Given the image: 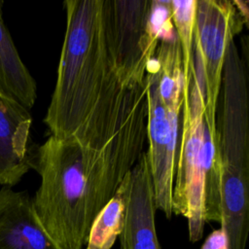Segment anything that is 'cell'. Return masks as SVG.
Listing matches in <instances>:
<instances>
[{
  "mask_svg": "<svg viewBox=\"0 0 249 249\" xmlns=\"http://www.w3.org/2000/svg\"><path fill=\"white\" fill-rule=\"evenodd\" d=\"M66 29L54 89L44 123L51 135L73 137L84 125L111 68L104 0H66Z\"/></svg>",
  "mask_w": 249,
  "mask_h": 249,
  "instance_id": "obj_1",
  "label": "cell"
},
{
  "mask_svg": "<svg viewBox=\"0 0 249 249\" xmlns=\"http://www.w3.org/2000/svg\"><path fill=\"white\" fill-rule=\"evenodd\" d=\"M223 101L217 125L220 228L228 249H245L249 232V115L246 69L233 40L222 77Z\"/></svg>",
  "mask_w": 249,
  "mask_h": 249,
  "instance_id": "obj_2",
  "label": "cell"
},
{
  "mask_svg": "<svg viewBox=\"0 0 249 249\" xmlns=\"http://www.w3.org/2000/svg\"><path fill=\"white\" fill-rule=\"evenodd\" d=\"M32 168L41 178L32 203L43 228L60 249H83L93 221L80 144L50 135L35 149Z\"/></svg>",
  "mask_w": 249,
  "mask_h": 249,
  "instance_id": "obj_3",
  "label": "cell"
},
{
  "mask_svg": "<svg viewBox=\"0 0 249 249\" xmlns=\"http://www.w3.org/2000/svg\"><path fill=\"white\" fill-rule=\"evenodd\" d=\"M229 0H196L194 30V71L204 106V125L217 141V106L228 46L247 22Z\"/></svg>",
  "mask_w": 249,
  "mask_h": 249,
  "instance_id": "obj_4",
  "label": "cell"
},
{
  "mask_svg": "<svg viewBox=\"0 0 249 249\" xmlns=\"http://www.w3.org/2000/svg\"><path fill=\"white\" fill-rule=\"evenodd\" d=\"M182 131L176 156L172 189V214L187 219L189 239L199 241L203 236L205 217L204 106L200 89L192 77L189 88L183 89Z\"/></svg>",
  "mask_w": 249,
  "mask_h": 249,
  "instance_id": "obj_5",
  "label": "cell"
},
{
  "mask_svg": "<svg viewBox=\"0 0 249 249\" xmlns=\"http://www.w3.org/2000/svg\"><path fill=\"white\" fill-rule=\"evenodd\" d=\"M151 0H104V34L111 67L124 83L145 78L159 37L149 28Z\"/></svg>",
  "mask_w": 249,
  "mask_h": 249,
  "instance_id": "obj_6",
  "label": "cell"
},
{
  "mask_svg": "<svg viewBox=\"0 0 249 249\" xmlns=\"http://www.w3.org/2000/svg\"><path fill=\"white\" fill-rule=\"evenodd\" d=\"M147 124L146 136L149 147L146 152L152 177L156 208L167 219L172 216V189L178 145V130L172 128L159 88V71L152 59L146 70Z\"/></svg>",
  "mask_w": 249,
  "mask_h": 249,
  "instance_id": "obj_7",
  "label": "cell"
},
{
  "mask_svg": "<svg viewBox=\"0 0 249 249\" xmlns=\"http://www.w3.org/2000/svg\"><path fill=\"white\" fill-rule=\"evenodd\" d=\"M124 200L119 236L124 249H161L156 230V204L149 161L142 152L120 184Z\"/></svg>",
  "mask_w": 249,
  "mask_h": 249,
  "instance_id": "obj_8",
  "label": "cell"
},
{
  "mask_svg": "<svg viewBox=\"0 0 249 249\" xmlns=\"http://www.w3.org/2000/svg\"><path fill=\"white\" fill-rule=\"evenodd\" d=\"M32 117L29 110L0 92V185L13 187L32 168Z\"/></svg>",
  "mask_w": 249,
  "mask_h": 249,
  "instance_id": "obj_9",
  "label": "cell"
},
{
  "mask_svg": "<svg viewBox=\"0 0 249 249\" xmlns=\"http://www.w3.org/2000/svg\"><path fill=\"white\" fill-rule=\"evenodd\" d=\"M0 249H60L43 228L25 191L0 189Z\"/></svg>",
  "mask_w": 249,
  "mask_h": 249,
  "instance_id": "obj_10",
  "label": "cell"
},
{
  "mask_svg": "<svg viewBox=\"0 0 249 249\" xmlns=\"http://www.w3.org/2000/svg\"><path fill=\"white\" fill-rule=\"evenodd\" d=\"M0 1V92L30 110L37 98V86L21 60L4 22Z\"/></svg>",
  "mask_w": 249,
  "mask_h": 249,
  "instance_id": "obj_11",
  "label": "cell"
},
{
  "mask_svg": "<svg viewBox=\"0 0 249 249\" xmlns=\"http://www.w3.org/2000/svg\"><path fill=\"white\" fill-rule=\"evenodd\" d=\"M124 200L122 189L94 218L87 239L86 249H111L123 229Z\"/></svg>",
  "mask_w": 249,
  "mask_h": 249,
  "instance_id": "obj_12",
  "label": "cell"
},
{
  "mask_svg": "<svg viewBox=\"0 0 249 249\" xmlns=\"http://www.w3.org/2000/svg\"><path fill=\"white\" fill-rule=\"evenodd\" d=\"M172 21L180 46L183 89H188L194 71V30L196 0H171Z\"/></svg>",
  "mask_w": 249,
  "mask_h": 249,
  "instance_id": "obj_13",
  "label": "cell"
},
{
  "mask_svg": "<svg viewBox=\"0 0 249 249\" xmlns=\"http://www.w3.org/2000/svg\"><path fill=\"white\" fill-rule=\"evenodd\" d=\"M149 28L160 41H173L177 38L172 21L171 1H151Z\"/></svg>",
  "mask_w": 249,
  "mask_h": 249,
  "instance_id": "obj_14",
  "label": "cell"
},
{
  "mask_svg": "<svg viewBox=\"0 0 249 249\" xmlns=\"http://www.w3.org/2000/svg\"><path fill=\"white\" fill-rule=\"evenodd\" d=\"M200 249H228V240L224 231L221 228L214 230L205 238Z\"/></svg>",
  "mask_w": 249,
  "mask_h": 249,
  "instance_id": "obj_15",
  "label": "cell"
},
{
  "mask_svg": "<svg viewBox=\"0 0 249 249\" xmlns=\"http://www.w3.org/2000/svg\"><path fill=\"white\" fill-rule=\"evenodd\" d=\"M119 249H124V247L122 246V245H120V247H119Z\"/></svg>",
  "mask_w": 249,
  "mask_h": 249,
  "instance_id": "obj_16",
  "label": "cell"
}]
</instances>
